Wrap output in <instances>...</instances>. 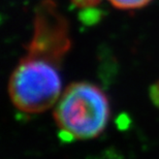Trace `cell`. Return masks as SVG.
<instances>
[{
	"label": "cell",
	"mask_w": 159,
	"mask_h": 159,
	"mask_svg": "<svg viewBox=\"0 0 159 159\" xmlns=\"http://www.w3.org/2000/svg\"><path fill=\"white\" fill-rule=\"evenodd\" d=\"M65 141L90 139L99 135L110 118L106 94L90 83H75L66 89L54 112Z\"/></svg>",
	"instance_id": "6da1fadb"
},
{
	"label": "cell",
	"mask_w": 159,
	"mask_h": 159,
	"mask_svg": "<svg viewBox=\"0 0 159 159\" xmlns=\"http://www.w3.org/2000/svg\"><path fill=\"white\" fill-rule=\"evenodd\" d=\"M61 88V78L54 63L32 56L20 62L8 84L12 103L28 114L50 109L60 98Z\"/></svg>",
	"instance_id": "7a4b0ae2"
},
{
	"label": "cell",
	"mask_w": 159,
	"mask_h": 159,
	"mask_svg": "<svg viewBox=\"0 0 159 159\" xmlns=\"http://www.w3.org/2000/svg\"><path fill=\"white\" fill-rule=\"evenodd\" d=\"M70 47L68 25L52 0L39 5L34 20V33L28 51L29 56L56 63L62 59Z\"/></svg>",
	"instance_id": "3957f363"
},
{
	"label": "cell",
	"mask_w": 159,
	"mask_h": 159,
	"mask_svg": "<svg viewBox=\"0 0 159 159\" xmlns=\"http://www.w3.org/2000/svg\"><path fill=\"white\" fill-rule=\"evenodd\" d=\"M109 1L117 8L130 11V9L144 7L151 0H109Z\"/></svg>",
	"instance_id": "277c9868"
},
{
	"label": "cell",
	"mask_w": 159,
	"mask_h": 159,
	"mask_svg": "<svg viewBox=\"0 0 159 159\" xmlns=\"http://www.w3.org/2000/svg\"><path fill=\"white\" fill-rule=\"evenodd\" d=\"M72 5L79 8L90 9L94 8L95 6L100 3V0H70Z\"/></svg>",
	"instance_id": "5b68a950"
},
{
	"label": "cell",
	"mask_w": 159,
	"mask_h": 159,
	"mask_svg": "<svg viewBox=\"0 0 159 159\" xmlns=\"http://www.w3.org/2000/svg\"><path fill=\"white\" fill-rule=\"evenodd\" d=\"M98 19H99V15H98L97 11H94V9H92V8L86 9L84 14H82V21L89 25L93 24Z\"/></svg>",
	"instance_id": "8992f818"
},
{
	"label": "cell",
	"mask_w": 159,
	"mask_h": 159,
	"mask_svg": "<svg viewBox=\"0 0 159 159\" xmlns=\"http://www.w3.org/2000/svg\"><path fill=\"white\" fill-rule=\"evenodd\" d=\"M149 95H150L152 102L159 109V81H157L150 87Z\"/></svg>",
	"instance_id": "52a82bcc"
}]
</instances>
